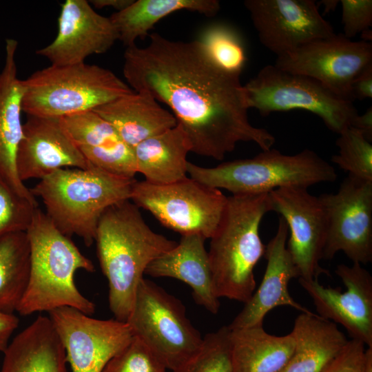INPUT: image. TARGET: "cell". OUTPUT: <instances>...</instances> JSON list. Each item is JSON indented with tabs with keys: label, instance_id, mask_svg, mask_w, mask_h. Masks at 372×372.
Here are the masks:
<instances>
[{
	"label": "cell",
	"instance_id": "32",
	"mask_svg": "<svg viewBox=\"0 0 372 372\" xmlns=\"http://www.w3.org/2000/svg\"><path fill=\"white\" fill-rule=\"evenodd\" d=\"M336 140L339 153L332 162L347 172L349 176L372 181V145L358 129L349 126L344 129Z\"/></svg>",
	"mask_w": 372,
	"mask_h": 372
},
{
	"label": "cell",
	"instance_id": "7",
	"mask_svg": "<svg viewBox=\"0 0 372 372\" xmlns=\"http://www.w3.org/2000/svg\"><path fill=\"white\" fill-rule=\"evenodd\" d=\"M22 112L62 118L94 109L133 90L108 69L85 62L52 65L22 80Z\"/></svg>",
	"mask_w": 372,
	"mask_h": 372
},
{
	"label": "cell",
	"instance_id": "21",
	"mask_svg": "<svg viewBox=\"0 0 372 372\" xmlns=\"http://www.w3.org/2000/svg\"><path fill=\"white\" fill-rule=\"evenodd\" d=\"M205 238L199 234L181 236L180 242L147 267L145 273L152 277H169L187 284L195 302L213 314L220 309L214 291Z\"/></svg>",
	"mask_w": 372,
	"mask_h": 372
},
{
	"label": "cell",
	"instance_id": "30",
	"mask_svg": "<svg viewBox=\"0 0 372 372\" xmlns=\"http://www.w3.org/2000/svg\"><path fill=\"white\" fill-rule=\"evenodd\" d=\"M229 335L228 326L206 334L197 351L172 372H234Z\"/></svg>",
	"mask_w": 372,
	"mask_h": 372
},
{
	"label": "cell",
	"instance_id": "34",
	"mask_svg": "<svg viewBox=\"0 0 372 372\" xmlns=\"http://www.w3.org/2000/svg\"><path fill=\"white\" fill-rule=\"evenodd\" d=\"M92 165L116 176L134 178V149L124 141L107 147H79Z\"/></svg>",
	"mask_w": 372,
	"mask_h": 372
},
{
	"label": "cell",
	"instance_id": "38",
	"mask_svg": "<svg viewBox=\"0 0 372 372\" xmlns=\"http://www.w3.org/2000/svg\"><path fill=\"white\" fill-rule=\"evenodd\" d=\"M351 94L353 101L372 98V63L365 66L354 79Z\"/></svg>",
	"mask_w": 372,
	"mask_h": 372
},
{
	"label": "cell",
	"instance_id": "14",
	"mask_svg": "<svg viewBox=\"0 0 372 372\" xmlns=\"http://www.w3.org/2000/svg\"><path fill=\"white\" fill-rule=\"evenodd\" d=\"M271 211L281 215L290 233L287 249L298 271L299 278L318 280L328 273L320 265L326 242L327 223L322 205L307 188L289 186L269 193Z\"/></svg>",
	"mask_w": 372,
	"mask_h": 372
},
{
	"label": "cell",
	"instance_id": "19",
	"mask_svg": "<svg viewBox=\"0 0 372 372\" xmlns=\"http://www.w3.org/2000/svg\"><path fill=\"white\" fill-rule=\"evenodd\" d=\"M288 234V226L280 216L277 231L266 245L265 256L267 264L262 282L228 325L229 329L262 325L267 313L279 306H289L302 313H311L297 302L288 289L289 281L299 278L298 271L287 247Z\"/></svg>",
	"mask_w": 372,
	"mask_h": 372
},
{
	"label": "cell",
	"instance_id": "31",
	"mask_svg": "<svg viewBox=\"0 0 372 372\" xmlns=\"http://www.w3.org/2000/svg\"><path fill=\"white\" fill-rule=\"evenodd\" d=\"M59 118L79 147H107L123 141L114 127L93 110Z\"/></svg>",
	"mask_w": 372,
	"mask_h": 372
},
{
	"label": "cell",
	"instance_id": "28",
	"mask_svg": "<svg viewBox=\"0 0 372 372\" xmlns=\"http://www.w3.org/2000/svg\"><path fill=\"white\" fill-rule=\"evenodd\" d=\"M31 251L26 232L14 233L0 240V312L14 314L27 289Z\"/></svg>",
	"mask_w": 372,
	"mask_h": 372
},
{
	"label": "cell",
	"instance_id": "40",
	"mask_svg": "<svg viewBox=\"0 0 372 372\" xmlns=\"http://www.w3.org/2000/svg\"><path fill=\"white\" fill-rule=\"evenodd\" d=\"M360 132L369 141H372V107H369L362 115L358 114L351 125Z\"/></svg>",
	"mask_w": 372,
	"mask_h": 372
},
{
	"label": "cell",
	"instance_id": "3",
	"mask_svg": "<svg viewBox=\"0 0 372 372\" xmlns=\"http://www.w3.org/2000/svg\"><path fill=\"white\" fill-rule=\"evenodd\" d=\"M26 234L31 251L30 276L17 311L29 316L69 307L93 314L95 304L79 291L74 282L76 271H94L92 262L39 207Z\"/></svg>",
	"mask_w": 372,
	"mask_h": 372
},
{
	"label": "cell",
	"instance_id": "4",
	"mask_svg": "<svg viewBox=\"0 0 372 372\" xmlns=\"http://www.w3.org/2000/svg\"><path fill=\"white\" fill-rule=\"evenodd\" d=\"M269 211H271L269 193L227 197L207 251L218 298L245 303L253 295L256 287L254 269L266 250L259 228Z\"/></svg>",
	"mask_w": 372,
	"mask_h": 372
},
{
	"label": "cell",
	"instance_id": "8",
	"mask_svg": "<svg viewBox=\"0 0 372 372\" xmlns=\"http://www.w3.org/2000/svg\"><path fill=\"white\" fill-rule=\"evenodd\" d=\"M248 109L262 116L273 112L304 110L318 116L331 131L340 134L358 114L353 102L338 96L316 80L274 65L263 67L243 85Z\"/></svg>",
	"mask_w": 372,
	"mask_h": 372
},
{
	"label": "cell",
	"instance_id": "16",
	"mask_svg": "<svg viewBox=\"0 0 372 372\" xmlns=\"http://www.w3.org/2000/svg\"><path fill=\"white\" fill-rule=\"evenodd\" d=\"M336 275L346 290L322 285L318 279L299 283L313 300L318 316L343 326L352 339L372 347V276L359 263L338 265Z\"/></svg>",
	"mask_w": 372,
	"mask_h": 372
},
{
	"label": "cell",
	"instance_id": "37",
	"mask_svg": "<svg viewBox=\"0 0 372 372\" xmlns=\"http://www.w3.org/2000/svg\"><path fill=\"white\" fill-rule=\"evenodd\" d=\"M365 346L355 339L347 340L321 372H365Z\"/></svg>",
	"mask_w": 372,
	"mask_h": 372
},
{
	"label": "cell",
	"instance_id": "36",
	"mask_svg": "<svg viewBox=\"0 0 372 372\" xmlns=\"http://www.w3.org/2000/svg\"><path fill=\"white\" fill-rule=\"evenodd\" d=\"M342 23L345 37L351 39L372 26L371 0H341Z\"/></svg>",
	"mask_w": 372,
	"mask_h": 372
},
{
	"label": "cell",
	"instance_id": "25",
	"mask_svg": "<svg viewBox=\"0 0 372 372\" xmlns=\"http://www.w3.org/2000/svg\"><path fill=\"white\" fill-rule=\"evenodd\" d=\"M136 173L154 184H169L187 177V156L192 150L182 127L150 137L134 148Z\"/></svg>",
	"mask_w": 372,
	"mask_h": 372
},
{
	"label": "cell",
	"instance_id": "20",
	"mask_svg": "<svg viewBox=\"0 0 372 372\" xmlns=\"http://www.w3.org/2000/svg\"><path fill=\"white\" fill-rule=\"evenodd\" d=\"M17 45L16 40H6L5 63L0 72V178L21 196L37 202L30 189L20 180L16 167L17 152L23 134V91L22 80L17 76Z\"/></svg>",
	"mask_w": 372,
	"mask_h": 372
},
{
	"label": "cell",
	"instance_id": "17",
	"mask_svg": "<svg viewBox=\"0 0 372 372\" xmlns=\"http://www.w3.org/2000/svg\"><path fill=\"white\" fill-rule=\"evenodd\" d=\"M117 40L110 17L97 13L88 1L67 0L61 5L55 39L36 54L52 65H75L92 54L106 52Z\"/></svg>",
	"mask_w": 372,
	"mask_h": 372
},
{
	"label": "cell",
	"instance_id": "10",
	"mask_svg": "<svg viewBox=\"0 0 372 372\" xmlns=\"http://www.w3.org/2000/svg\"><path fill=\"white\" fill-rule=\"evenodd\" d=\"M227 197L216 188L185 177L169 184L136 180L130 200L181 236L211 238L222 219Z\"/></svg>",
	"mask_w": 372,
	"mask_h": 372
},
{
	"label": "cell",
	"instance_id": "5",
	"mask_svg": "<svg viewBox=\"0 0 372 372\" xmlns=\"http://www.w3.org/2000/svg\"><path fill=\"white\" fill-rule=\"evenodd\" d=\"M136 180L91 165L86 169H57L30 190L42 199L45 214L60 231L81 238L90 247L103 214L110 207L130 200Z\"/></svg>",
	"mask_w": 372,
	"mask_h": 372
},
{
	"label": "cell",
	"instance_id": "12",
	"mask_svg": "<svg viewBox=\"0 0 372 372\" xmlns=\"http://www.w3.org/2000/svg\"><path fill=\"white\" fill-rule=\"evenodd\" d=\"M370 63L372 42L353 41L342 34H334L277 56L274 65L312 78L341 98L353 102L351 84Z\"/></svg>",
	"mask_w": 372,
	"mask_h": 372
},
{
	"label": "cell",
	"instance_id": "24",
	"mask_svg": "<svg viewBox=\"0 0 372 372\" xmlns=\"http://www.w3.org/2000/svg\"><path fill=\"white\" fill-rule=\"evenodd\" d=\"M293 352L280 372H321L347 342L337 324L313 313H301L291 332Z\"/></svg>",
	"mask_w": 372,
	"mask_h": 372
},
{
	"label": "cell",
	"instance_id": "27",
	"mask_svg": "<svg viewBox=\"0 0 372 372\" xmlns=\"http://www.w3.org/2000/svg\"><path fill=\"white\" fill-rule=\"evenodd\" d=\"M220 9L217 0H137L110 17L118 40L127 48L144 39L163 18L179 10L197 12L207 17L216 15Z\"/></svg>",
	"mask_w": 372,
	"mask_h": 372
},
{
	"label": "cell",
	"instance_id": "35",
	"mask_svg": "<svg viewBox=\"0 0 372 372\" xmlns=\"http://www.w3.org/2000/svg\"><path fill=\"white\" fill-rule=\"evenodd\" d=\"M157 356L137 337L115 355L102 372H166Z\"/></svg>",
	"mask_w": 372,
	"mask_h": 372
},
{
	"label": "cell",
	"instance_id": "6",
	"mask_svg": "<svg viewBox=\"0 0 372 372\" xmlns=\"http://www.w3.org/2000/svg\"><path fill=\"white\" fill-rule=\"evenodd\" d=\"M189 177L212 188L225 189L232 195L269 193L283 187L308 188L326 182H334V167L310 149L286 155L277 149L262 151L257 156L204 167L187 162Z\"/></svg>",
	"mask_w": 372,
	"mask_h": 372
},
{
	"label": "cell",
	"instance_id": "11",
	"mask_svg": "<svg viewBox=\"0 0 372 372\" xmlns=\"http://www.w3.org/2000/svg\"><path fill=\"white\" fill-rule=\"evenodd\" d=\"M324 208L327 231L323 259L339 251L353 263L372 261V181L348 175L335 194L318 196Z\"/></svg>",
	"mask_w": 372,
	"mask_h": 372
},
{
	"label": "cell",
	"instance_id": "26",
	"mask_svg": "<svg viewBox=\"0 0 372 372\" xmlns=\"http://www.w3.org/2000/svg\"><path fill=\"white\" fill-rule=\"evenodd\" d=\"M234 372H280L289 360L295 340L289 333H268L262 325L230 329Z\"/></svg>",
	"mask_w": 372,
	"mask_h": 372
},
{
	"label": "cell",
	"instance_id": "15",
	"mask_svg": "<svg viewBox=\"0 0 372 372\" xmlns=\"http://www.w3.org/2000/svg\"><path fill=\"white\" fill-rule=\"evenodd\" d=\"M261 43L277 56L335 34L313 0L244 1Z\"/></svg>",
	"mask_w": 372,
	"mask_h": 372
},
{
	"label": "cell",
	"instance_id": "9",
	"mask_svg": "<svg viewBox=\"0 0 372 372\" xmlns=\"http://www.w3.org/2000/svg\"><path fill=\"white\" fill-rule=\"evenodd\" d=\"M126 322L134 335L172 371L196 352L203 342L182 302L144 278Z\"/></svg>",
	"mask_w": 372,
	"mask_h": 372
},
{
	"label": "cell",
	"instance_id": "41",
	"mask_svg": "<svg viewBox=\"0 0 372 372\" xmlns=\"http://www.w3.org/2000/svg\"><path fill=\"white\" fill-rule=\"evenodd\" d=\"M134 0H92L90 3L94 8L101 9L106 7H110L116 12L121 11L130 6Z\"/></svg>",
	"mask_w": 372,
	"mask_h": 372
},
{
	"label": "cell",
	"instance_id": "13",
	"mask_svg": "<svg viewBox=\"0 0 372 372\" xmlns=\"http://www.w3.org/2000/svg\"><path fill=\"white\" fill-rule=\"evenodd\" d=\"M49 318L72 372H102L134 336L126 322L93 318L72 307L54 309Z\"/></svg>",
	"mask_w": 372,
	"mask_h": 372
},
{
	"label": "cell",
	"instance_id": "23",
	"mask_svg": "<svg viewBox=\"0 0 372 372\" xmlns=\"http://www.w3.org/2000/svg\"><path fill=\"white\" fill-rule=\"evenodd\" d=\"M93 111L109 122L132 148L177 125L172 112L146 92H133Z\"/></svg>",
	"mask_w": 372,
	"mask_h": 372
},
{
	"label": "cell",
	"instance_id": "18",
	"mask_svg": "<svg viewBox=\"0 0 372 372\" xmlns=\"http://www.w3.org/2000/svg\"><path fill=\"white\" fill-rule=\"evenodd\" d=\"M90 166L59 118L28 116L16 156L17 172L23 183L41 179L61 168Z\"/></svg>",
	"mask_w": 372,
	"mask_h": 372
},
{
	"label": "cell",
	"instance_id": "22",
	"mask_svg": "<svg viewBox=\"0 0 372 372\" xmlns=\"http://www.w3.org/2000/svg\"><path fill=\"white\" fill-rule=\"evenodd\" d=\"M3 355L0 372H68L65 349L49 317L38 316Z\"/></svg>",
	"mask_w": 372,
	"mask_h": 372
},
{
	"label": "cell",
	"instance_id": "42",
	"mask_svg": "<svg viewBox=\"0 0 372 372\" xmlns=\"http://www.w3.org/2000/svg\"><path fill=\"white\" fill-rule=\"evenodd\" d=\"M339 1L338 0H324L319 3L323 6L325 12H330L334 10Z\"/></svg>",
	"mask_w": 372,
	"mask_h": 372
},
{
	"label": "cell",
	"instance_id": "33",
	"mask_svg": "<svg viewBox=\"0 0 372 372\" xmlns=\"http://www.w3.org/2000/svg\"><path fill=\"white\" fill-rule=\"evenodd\" d=\"M38 203L15 192L0 178V240L8 235L26 232Z\"/></svg>",
	"mask_w": 372,
	"mask_h": 372
},
{
	"label": "cell",
	"instance_id": "29",
	"mask_svg": "<svg viewBox=\"0 0 372 372\" xmlns=\"http://www.w3.org/2000/svg\"><path fill=\"white\" fill-rule=\"evenodd\" d=\"M197 40L216 66L227 72L240 75L247 56L241 37L234 28L225 23H214L205 28Z\"/></svg>",
	"mask_w": 372,
	"mask_h": 372
},
{
	"label": "cell",
	"instance_id": "43",
	"mask_svg": "<svg viewBox=\"0 0 372 372\" xmlns=\"http://www.w3.org/2000/svg\"><path fill=\"white\" fill-rule=\"evenodd\" d=\"M365 372H372V347H368L366 350Z\"/></svg>",
	"mask_w": 372,
	"mask_h": 372
},
{
	"label": "cell",
	"instance_id": "1",
	"mask_svg": "<svg viewBox=\"0 0 372 372\" xmlns=\"http://www.w3.org/2000/svg\"><path fill=\"white\" fill-rule=\"evenodd\" d=\"M123 72L135 92L169 107L192 152L220 161L239 142L255 143L265 151L276 141L249 122L240 76L216 66L198 40L151 34L146 47L126 48Z\"/></svg>",
	"mask_w": 372,
	"mask_h": 372
},
{
	"label": "cell",
	"instance_id": "39",
	"mask_svg": "<svg viewBox=\"0 0 372 372\" xmlns=\"http://www.w3.org/2000/svg\"><path fill=\"white\" fill-rule=\"evenodd\" d=\"M19 320L14 314L0 312V352H3L9 344V340L19 326Z\"/></svg>",
	"mask_w": 372,
	"mask_h": 372
},
{
	"label": "cell",
	"instance_id": "2",
	"mask_svg": "<svg viewBox=\"0 0 372 372\" xmlns=\"http://www.w3.org/2000/svg\"><path fill=\"white\" fill-rule=\"evenodd\" d=\"M94 241L101 270L108 282L109 307L115 319L126 322L147 265L177 245L152 230L130 200L103 214Z\"/></svg>",
	"mask_w": 372,
	"mask_h": 372
}]
</instances>
